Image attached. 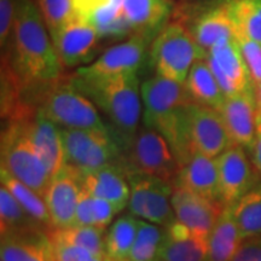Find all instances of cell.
Returning a JSON list of instances; mask_svg holds the SVG:
<instances>
[{
    "label": "cell",
    "instance_id": "cell-1",
    "mask_svg": "<svg viewBox=\"0 0 261 261\" xmlns=\"http://www.w3.org/2000/svg\"><path fill=\"white\" fill-rule=\"evenodd\" d=\"M6 56L29 84H50L62 77V65L50 33L33 0H17Z\"/></svg>",
    "mask_w": 261,
    "mask_h": 261
},
{
    "label": "cell",
    "instance_id": "cell-2",
    "mask_svg": "<svg viewBox=\"0 0 261 261\" xmlns=\"http://www.w3.org/2000/svg\"><path fill=\"white\" fill-rule=\"evenodd\" d=\"M71 79L109 119L114 136L125 150L139 130L143 102L138 73L100 79H80L74 75Z\"/></svg>",
    "mask_w": 261,
    "mask_h": 261
},
{
    "label": "cell",
    "instance_id": "cell-3",
    "mask_svg": "<svg viewBox=\"0 0 261 261\" xmlns=\"http://www.w3.org/2000/svg\"><path fill=\"white\" fill-rule=\"evenodd\" d=\"M38 112L60 128L110 129L100 119L97 107L75 86L71 77H61L45 86Z\"/></svg>",
    "mask_w": 261,
    "mask_h": 261
},
{
    "label": "cell",
    "instance_id": "cell-4",
    "mask_svg": "<svg viewBox=\"0 0 261 261\" xmlns=\"http://www.w3.org/2000/svg\"><path fill=\"white\" fill-rule=\"evenodd\" d=\"M207 54L198 46L182 22L163 25L150 46V61L156 75L185 84L192 64Z\"/></svg>",
    "mask_w": 261,
    "mask_h": 261
},
{
    "label": "cell",
    "instance_id": "cell-5",
    "mask_svg": "<svg viewBox=\"0 0 261 261\" xmlns=\"http://www.w3.org/2000/svg\"><path fill=\"white\" fill-rule=\"evenodd\" d=\"M0 151L2 168L44 198L51 177L29 137L27 120L5 122Z\"/></svg>",
    "mask_w": 261,
    "mask_h": 261
},
{
    "label": "cell",
    "instance_id": "cell-6",
    "mask_svg": "<svg viewBox=\"0 0 261 261\" xmlns=\"http://www.w3.org/2000/svg\"><path fill=\"white\" fill-rule=\"evenodd\" d=\"M65 165L89 173L109 165H120L123 150L112 129L61 128Z\"/></svg>",
    "mask_w": 261,
    "mask_h": 261
},
{
    "label": "cell",
    "instance_id": "cell-7",
    "mask_svg": "<svg viewBox=\"0 0 261 261\" xmlns=\"http://www.w3.org/2000/svg\"><path fill=\"white\" fill-rule=\"evenodd\" d=\"M120 165L125 171H135L174 184L180 165L171 146L158 130L143 126L123 150Z\"/></svg>",
    "mask_w": 261,
    "mask_h": 261
},
{
    "label": "cell",
    "instance_id": "cell-8",
    "mask_svg": "<svg viewBox=\"0 0 261 261\" xmlns=\"http://www.w3.org/2000/svg\"><path fill=\"white\" fill-rule=\"evenodd\" d=\"M125 173L130 189L127 205L129 214L161 227L169 226L177 219L171 202L172 184L139 172L125 171Z\"/></svg>",
    "mask_w": 261,
    "mask_h": 261
},
{
    "label": "cell",
    "instance_id": "cell-9",
    "mask_svg": "<svg viewBox=\"0 0 261 261\" xmlns=\"http://www.w3.org/2000/svg\"><path fill=\"white\" fill-rule=\"evenodd\" d=\"M155 37V34L150 33H133L127 40L108 48L93 63L79 68L75 76L80 79H100L126 73H138L148 47L151 46V40Z\"/></svg>",
    "mask_w": 261,
    "mask_h": 261
},
{
    "label": "cell",
    "instance_id": "cell-10",
    "mask_svg": "<svg viewBox=\"0 0 261 261\" xmlns=\"http://www.w3.org/2000/svg\"><path fill=\"white\" fill-rule=\"evenodd\" d=\"M205 60L226 98L254 89L249 70L234 37L214 45L208 51Z\"/></svg>",
    "mask_w": 261,
    "mask_h": 261
},
{
    "label": "cell",
    "instance_id": "cell-11",
    "mask_svg": "<svg viewBox=\"0 0 261 261\" xmlns=\"http://www.w3.org/2000/svg\"><path fill=\"white\" fill-rule=\"evenodd\" d=\"M188 117L189 135L195 151L215 159L233 145L217 109L192 103L188 108Z\"/></svg>",
    "mask_w": 261,
    "mask_h": 261
},
{
    "label": "cell",
    "instance_id": "cell-12",
    "mask_svg": "<svg viewBox=\"0 0 261 261\" xmlns=\"http://www.w3.org/2000/svg\"><path fill=\"white\" fill-rule=\"evenodd\" d=\"M81 192V173L71 166L64 165L54 177H51L44 200L50 212L54 228L74 226Z\"/></svg>",
    "mask_w": 261,
    "mask_h": 261
},
{
    "label": "cell",
    "instance_id": "cell-13",
    "mask_svg": "<svg viewBox=\"0 0 261 261\" xmlns=\"http://www.w3.org/2000/svg\"><path fill=\"white\" fill-rule=\"evenodd\" d=\"M219 172L221 202L233 205L259 181L247 150L232 145L215 158Z\"/></svg>",
    "mask_w": 261,
    "mask_h": 261
},
{
    "label": "cell",
    "instance_id": "cell-14",
    "mask_svg": "<svg viewBox=\"0 0 261 261\" xmlns=\"http://www.w3.org/2000/svg\"><path fill=\"white\" fill-rule=\"evenodd\" d=\"M100 37L97 29L76 12L74 17L52 37L61 63L67 68L77 67L89 62L94 55Z\"/></svg>",
    "mask_w": 261,
    "mask_h": 261
},
{
    "label": "cell",
    "instance_id": "cell-15",
    "mask_svg": "<svg viewBox=\"0 0 261 261\" xmlns=\"http://www.w3.org/2000/svg\"><path fill=\"white\" fill-rule=\"evenodd\" d=\"M140 91L144 107L143 123L146 127H150L162 117L194 103L189 96L185 84L166 79L160 75L145 80L142 84Z\"/></svg>",
    "mask_w": 261,
    "mask_h": 261
},
{
    "label": "cell",
    "instance_id": "cell-16",
    "mask_svg": "<svg viewBox=\"0 0 261 261\" xmlns=\"http://www.w3.org/2000/svg\"><path fill=\"white\" fill-rule=\"evenodd\" d=\"M172 207L175 218L190 228L195 236L208 240L224 205L180 188H173Z\"/></svg>",
    "mask_w": 261,
    "mask_h": 261
},
{
    "label": "cell",
    "instance_id": "cell-17",
    "mask_svg": "<svg viewBox=\"0 0 261 261\" xmlns=\"http://www.w3.org/2000/svg\"><path fill=\"white\" fill-rule=\"evenodd\" d=\"M233 145H240L250 151L256 138V100L255 91L228 97L218 110Z\"/></svg>",
    "mask_w": 261,
    "mask_h": 261
},
{
    "label": "cell",
    "instance_id": "cell-18",
    "mask_svg": "<svg viewBox=\"0 0 261 261\" xmlns=\"http://www.w3.org/2000/svg\"><path fill=\"white\" fill-rule=\"evenodd\" d=\"M173 188H180L221 205L219 172L215 159L196 151L180 167Z\"/></svg>",
    "mask_w": 261,
    "mask_h": 261
},
{
    "label": "cell",
    "instance_id": "cell-19",
    "mask_svg": "<svg viewBox=\"0 0 261 261\" xmlns=\"http://www.w3.org/2000/svg\"><path fill=\"white\" fill-rule=\"evenodd\" d=\"M83 189L93 197L113 203L121 213L128 205L130 189L121 165H109L81 174Z\"/></svg>",
    "mask_w": 261,
    "mask_h": 261
},
{
    "label": "cell",
    "instance_id": "cell-20",
    "mask_svg": "<svg viewBox=\"0 0 261 261\" xmlns=\"http://www.w3.org/2000/svg\"><path fill=\"white\" fill-rule=\"evenodd\" d=\"M27 128L48 174L54 177L65 165L61 128L39 112L33 119L27 120Z\"/></svg>",
    "mask_w": 261,
    "mask_h": 261
},
{
    "label": "cell",
    "instance_id": "cell-21",
    "mask_svg": "<svg viewBox=\"0 0 261 261\" xmlns=\"http://www.w3.org/2000/svg\"><path fill=\"white\" fill-rule=\"evenodd\" d=\"M185 25L205 54H208V51L219 41L234 37L233 23L228 12L227 2L203 10L201 14L196 15L191 19L190 23Z\"/></svg>",
    "mask_w": 261,
    "mask_h": 261
},
{
    "label": "cell",
    "instance_id": "cell-22",
    "mask_svg": "<svg viewBox=\"0 0 261 261\" xmlns=\"http://www.w3.org/2000/svg\"><path fill=\"white\" fill-rule=\"evenodd\" d=\"M2 261H55L47 232L4 234L0 243Z\"/></svg>",
    "mask_w": 261,
    "mask_h": 261
},
{
    "label": "cell",
    "instance_id": "cell-23",
    "mask_svg": "<svg viewBox=\"0 0 261 261\" xmlns=\"http://www.w3.org/2000/svg\"><path fill=\"white\" fill-rule=\"evenodd\" d=\"M121 10L133 32L158 35L173 11L169 0H121Z\"/></svg>",
    "mask_w": 261,
    "mask_h": 261
},
{
    "label": "cell",
    "instance_id": "cell-24",
    "mask_svg": "<svg viewBox=\"0 0 261 261\" xmlns=\"http://www.w3.org/2000/svg\"><path fill=\"white\" fill-rule=\"evenodd\" d=\"M185 87L192 102L200 106L219 110L226 99L205 58L192 64L185 81Z\"/></svg>",
    "mask_w": 261,
    "mask_h": 261
},
{
    "label": "cell",
    "instance_id": "cell-25",
    "mask_svg": "<svg viewBox=\"0 0 261 261\" xmlns=\"http://www.w3.org/2000/svg\"><path fill=\"white\" fill-rule=\"evenodd\" d=\"M51 228L33 218L5 187H0V234L50 232Z\"/></svg>",
    "mask_w": 261,
    "mask_h": 261
},
{
    "label": "cell",
    "instance_id": "cell-26",
    "mask_svg": "<svg viewBox=\"0 0 261 261\" xmlns=\"http://www.w3.org/2000/svg\"><path fill=\"white\" fill-rule=\"evenodd\" d=\"M241 241L232 208L226 205L208 238V261H232Z\"/></svg>",
    "mask_w": 261,
    "mask_h": 261
},
{
    "label": "cell",
    "instance_id": "cell-27",
    "mask_svg": "<svg viewBox=\"0 0 261 261\" xmlns=\"http://www.w3.org/2000/svg\"><path fill=\"white\" fill-rule=\"evenodd\" d=\"M140 219L132 214L121 215L108 228L104 240V261H128Z\"/></svg>",
    "mask_w": 261,
    "mask_h": 261
},
{
    "label": "cell",
    "instance_id": "cell-28",
    "mask_svg": "<svg viewBox=\"0 0 261 261\" xmlns=\"http://www.w3.org/2000/svg\"><path fill=\"white\" fill-rule=\"evenodd\" d=\"M231 208L241 240L261 236V180Z\"/></svg>",
    "mask_w": 261,
    "mask_h": 261
},
{
    "label": "cell",
    "instance_id": "cell-29",
    "mask_svg": "<svg viewBox=\"0 0 261 261\" xmlns=\"http://www.w3.org/2000/svg\"><path fill=\"white\" fill-rule=\"evenodd\" d=\"M0 180H2V185L5 187L8 190L11 192L18 203L32 215L38 221H40L42 225L48 228H54L52 225L50 212L47 210V205L45 203V200L41 197L38 192H35L33 189H31L28 185L23 184L19 181L17 178L14 175L10 174L8 171L4 168H0Z\"/></svg>",
    "mask_w": 261,
    "mask_h": 261
},
{
    "label": "cell",
    "instance_id": "cell-30",
    "mask_svg": "<svg viewBox=\"0 0 261 261\" xmlns=\"http://www.w3.org/2000/svg\"><path fill=\"white\" fill-rule=\"evenodd\" d=\"M234 35H242L261 45V0H227Z\"/></svg>",
    "mask_w": 261,
    "mask_h": 261
},
{
    "label": "cell",
    "instance_id": "cell-31",
    "mask_svg": "<svg viewBox=\"0 0 261 261\" xmlns=\"http://www.w3.org/2000/svg\"><path fill=\"white\" fill-rule=\"evenodd\" d=\"M51 243H63L81 247L94 255L104 256L106 230L94 226H71L67 228H52L48 232Z\"/></svg>",
    "mask_w": 261,
    "mask_h": 261
},
{
    "label": "cell",
    "instance_id": "cell-32",
    "mask_svg": "<svg viewBox=\"0 0 261 261\" xmlns=\"http://www.w3.org/2000/svg\"><path fill=\"white\" fill-rule=\"evenodd\" d=\"M159 261H208V240L195 234L172 238L165 233Z\"/></svg>",
    "mask_w": 261,
    "mask_h": 261
},
{
    "label": "cell",
    "instance_id": "cell-33",
    "mask_svg": "<svg viewBox=\"0 0 261 261\" xmlns=\"http://www.w3.org/2000/svg\"><path fill=\"white\" fill-rule=\"evenodd\" d=\"M163 237H165V228L140 220L128 261H159Z\"/></svg>",
    "mask_w": 261,
    "mask_h": 261
},
{
    "label": "cell",
    "instance_id": "cell-34",
    "mask_svg": "<svg viewBox=\"0 0 261 261\" xmlns=\"http://www.w3.org/2000/svg\"><path fill=\"white\" fill-rule=\"evenodd\" d=\"M44 18L51 38L75 16L73 0H33Z\"/></svg>",
    "mask_w": 261,
    "mask_h": 261
},
{
    "label": "cell",
    "instance_id": "cell-35",
    "mask_svg": "<svg viewBox=\"0 0 261 261\" xmlns=\"http://www.w3.org/2000/svg\"><path fill=\"white\" fill-rule=\"evenodd\" d=\"M234 38L240 45L254 87L259 86L261 84V45L252 39L242 37V35H234Z\"/></svg>",
    "mask_w": 261,
    "mask_h": 261
},
{
    "label": "cell",
    "instance_id": "cell-36",
    "mask_svg": "<svg viewBox=\"0 0 261 261\" xmlns=\"http://www.w3.org/2000/svg\"><path fill=\"white\" fill-rule=\"evenodd\" d=\"M17 0H0V44L8 47L14 29Z\"/></svg>",
    "mask_w": 261,
    "mask_h": 261
},
{
    "label": "cell",
    "instance_id": "cell-37",
    "mask_svg": "<svg viewBox=\"0 0 261 261\" xmlns=\"http://www.w3.org/2000/svg\"><path fill=\"white\" fill-rule=\"evenodd\" d=\"M91 211H92L93 226L102 230H106L112 224L114 218L120 213L113 203L93 196H91Z\"/></svg>",
    "mask_w": 261,
    "mask_h": 261
},
{
    "label": "cell",
    "instance_id": "cell-38",
    "mask_svg": "<svg viewBox=\"0 0 261 261\" xmlns=\"http://www.w3.org/2000/svg\"><path fill=\"white\" fill-rule=\"evenodd\" d=\"M52 246L56 261H104L103 257L94 255L81 247L63 243H52Z\"/></svg>",
    "mask_w": 261,
    "mask_h": 261
},
{
    "label": "cell",
    "instance_id": "cell-39",
    "mask_svg": "<svg viewBox=\"0 0 261 261\" xmlns=\"http://www.w3.org/2000/svg\"><path fill=\"white\" fill-rule=\"evenodd\" d=\"M232 261H261V236L241 241Z\"/></svg>",
    "mask_w": 261,
    "mask_h": 261
},
{
    "label": "cell",
    "instance_id": "cell-40",
    "mask_svg": "<svg viewBox=\"0 0 261 261\" xmlns=\"http://www.w3.org/2000/svg\"><path fill=\"white\" fill-rule=\"evenodd\" d=\"M114 2L119 3L117 0H73L75 12H76L77 15L83 16L84 18H87L90 15H92L94 11H97V10L103 8V6Z\"/></svg>",
    "mask_w": 261,
    "mask_h": 261
},
{
    "label": "cell",
    "instance_id": "cell-41",
    "mask_svg": "<svg viewBox=\"0 0 261 261\" xmlns=\"http://www.w3.org/2000/svg\"><path fill=\"white\" fill-rule=\"evenodd\" d=\"M248 155H249L257 178H259V180H261V132H256L255 142H254L253 148L250 149Z\"/></svg>",
    "mask_w": 261,
    "mask_h": 261
},
{
    "label": "cell",
    "instance_id": "cell-42",
    "mask_svg": "<svg viewBox=\"0 0 261 261\" xmlns=\"http://www.w3.org/2000/svg\"><path fill=\"white\" fill-rule=\"evenodd\" d=\"M256 100V132H261V84L254 87Z\"/></svg>",
    "mask_w": 261,
    "mask_h": 261
},
{
    "label": "cell",
    "instance_id": "cell-43",
    "mask_svg": "<svg viewBox=\"0 0 261 261\" xmlns=\"http://www.w3.org/2000/svg\"><path fill=\"white\" fill-rule=\"evenodd\" d=\"M55 261H56V259H55Z\"/></svg>",
    "mask_w": 261,
    "mask_h": 261
}]
</instances>
